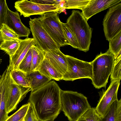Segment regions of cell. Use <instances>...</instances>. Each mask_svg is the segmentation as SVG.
<instances>
[{
  "label": "cell",
  "instance_id": "cell-1",
  "mask_svg": "<svg viewBox=\"0 0 121 121\" xmlns=\"http://www.w3.org/2000/svg\"><path fill=\"white\" fill-rule=\"evenodd\" d=\"M61 89L54 80L31 92L29 102L39 121L54 120L61 111Z\"/></svg>",
  "mask_w": 121,
  "mask_h": 121
},
{
  "label": "cell",
  "instance_id": "cell-2",
  "mask_svg": "<svg viewBox=\"0 0 121 121\" xmlns=\"http://www.w3.org/2000/svg\"><path fill=\"white\" fill-rule=\"evenodd\" d=\"M61 110L69 121H77L82 115L91 108L87 98L76 91H60Z\"/></svg>",
  "mask_w": 121,
  "mask_h": 121
},
{
  "label": "cell",
  "instance_id": "cell-3",
  "mask_svg": "<svg viewBox=\"0 0 121 121\" xmlns=\"http://www.w3.org/2000/svg\"><path fill=\"white\" fill-rule=\"evenodd\" d=\"M64 25L74 35L79 50L86 52L91 44L92 30L81 12L73 10Z\"/></svg>",
  "mask_w": 121,
  "mask_h": 121
},
{
  "label": "cell",
  "instance_id": "cell-4",
  "mask_svg": "<svg viewBox=\"0 0 121 121\" xmlns=\"http://www.w3.org/2000/svg\"><path fill=\"white\" fill-rule=\"evenodd\" d=\"M114 60V55L107 50L104 53L101 52L91 62L92 67V83L96 88L106 86Z\"/></svg>",
  "mask_w": 121,
  "mask_h": 121
},
{
  "label": "cell",
  "instance_id": "cell-5",
  "mask_svg": "<svg viewBox=\"0 0 121 121\" xmlns=\"http://www.w3.org/2000/svg\"><path fill=\"white\" fill-rule=\"evenodd\" d=\"M40 15L38 18L43 27L58 45L60 48L69 45L64 35L58 13L51 11Z\"/></svg>",
  "mask_w": 121,
  "mask_h": 121
},
{
  "label": "cell",
  "instance_id": "cell-6",
  "mask_svg": "<svg viewBox=\"0 0 121 121\" xmlns=\"http://www.w3.org/2000/svg\"><path fill=\"white\" fill-rule=\"evenodd\" d=\"M6 83L5 108L6 113L8 114L15 110L18 104L31 90L30 88H26L17 84L11 76L10 70L7 67Z\"/></svg>",
  "mask_w": 121,
  "mask_h": 121
},
{
  "label": "cell",
  "instance_id": "cell-7",
  "mask_svg": "<svg viewBox=\"0 0 121 121\" xmlns=\"http://www.w3.org/2000/svg\"><path fill=\"white\" fill-rule=\"evenodd\" d=\"M67 63L66 71L62 80L73 81L83 78L92 80V67L91 62L84 61L68 55H66Z\"/></svg>",
  "mask_w": 121,
  "mask_h": 121
},
{
  "label": "cell",
  "instance_id": "cell-8",
  "mask_svg": "<svg viewBox=\"0 0 121 121\" xmlns=\"http://www.w3.org/2000/svg\"><path fill=\"white\" fill-rule=\"evenodd\" d=\"M35 45L45 52L60 50V48L43 27L38 18H30L29 22Z\"/></svg>",
  "mask_w": 121,
  "mask_h": 121
},
{
  "label": "cell",
  "instance_id": "cell-9",
  "mask_svg": "<svg viewBox=\"0 0 121 121\" xmlns=\"http://www.w3.org/2000/svg\"><path fill=\"white\" fill-rule=\"evenodd\" d=\"M103 25L106 39L109 42L121 32V3L110 7L105 15Z\"/></svg>",
  "mask_w": 121,
  "mask_h": 121
},
{
  "label": "cell",
  "instance_id": "cell-10",
  "mask_svg": "<svg viewBox=\"0 0 121 121\" xmlns=\"http://www.w3.org/2000/svg\"><path fill=\"white\" fill-rule=\"evenodd\" d=\"M14 7L19 12L21 15L25 17L30 16L41 15L45 13L51 11L56 12L58 13L63 9L58 5H43L34 3L27 0H18L14 3Z\"/></svg>",
  "mask_w": 121,
  "mask_h": 121
},
{
  "label": "cell",
  "instance_id": "cell-11",
  "mask_svg": "<svg viewBox=\"0 0 121 121\" xmlns=\"http://www.w3.org/2000/svg\"><path fill=\"white\" fill-rule=\"evenodd\" d=\"M120 81L113 80L101 95L95 108L97 113L103 118L107 113L112 103L118 99L117 92Z\"/></svg>",
  "mask_w": 121,
  "mask_h": 121
},
{
  "label": "cell",
  "instance_id": "cell-12",
  "mask_svg": "<svg viewBox=\"0 0 121 121\" xmlns=\"http://www.w3.org/2000/svg\"><path fill=\"white\" fill-rule=\"evenodd\" d=\"M121 1V0H90L81 13L87 21L93 16Z\"/></svg>",
  "mask_w": 121,
  "mask_h": 121
},
{
  "label": "cell",
  "instance_id": "cell-13",
  "mask_svg": "<svg viewBox=\"0 0 121 121\" xmlns=\"http://www.w3.org/2000/svg\"><path fill=\"white\" fill-rule=\"evenodd\" d=\"M34 45H35L33 38L27 37L24 39H20L17 49L14 54L9 57V64L8 66L10 70L18 69L20 63L30 49Z\"/></svg>",
  "mask_w": 121,
  "mask_h": 121
},
{
  "label": "cell",
  "instance_id": "cell-14",
  "mask_svg": "<svg viewBox=\"0 0 121 121\" xmlns=\"http://www.w3.org/2000/svg\"><path fill=\"white\" fill-rule=\"evenodd\" d=\"M6 24L20 37H28L30 33V29L22 22L17 11L13 12L8 9Z\"/></svg>",
  "mask_w": 121,
  "mask_h": 121
},
{
  "label": "cell",
  "instance_id": "cell-15",
  "mask_svg": "<svg viewBox=\"0 0 121 121\" xmlns=\"http://www.w3.org/2000/svg\"><path fill=\"white\" fill-rule=\"evenodd\" d=\"M45 58L63 76L66 71L67 67L65 55L60 50L51 51L45 52Z\"/></svg>",
  "mask_w": 121,
  "mask_h": 121
},
{
  "label": "cell",
  "instance_id": "cell-16",
  "mask_svg": "<svg viewBox=\"0 0 121 121\" xmlns=\"http://www.w3.org/2000/svg\"><path fill=\"white\" fill-rule=\"evenodd\" d=\"M26 73L31 92L43 86L51 80L41 73L38 70Z\"/></svg>",
  "mask_w": 121,
  "mask_h": 121
},
{
  "label": "cell",
  "instance_id": "cell-17",
  "mask_svg": "<svg viewBox=\"0 0 121 121\" xmlns=\"http://www.w3.org/2000/svg\"><path fill=\"white\" fill-rule=\"evenodd\" d=\"M38 70L42 74L51 80L59 81L62 80V78L63 75L45 58Z\"/></svg>",
  "mask_w": 121,
  "mask_h": 121
},
{
  "label": "cell",
  "instance_id": "cell-18",
  "mask_svg": "<svg viewBox=\"0 0 121 121\" xmlns=\"http://www.w3.org/2000/svg\"><path fill=\"white\" fill-rule=\"evenodd\" d=\"M32 62L31 71L38 70L45 58V52L35 45L32 47Z\"/></svg>",
  "mask_w": 121,
  "mask_h": 121
},
{
  "label": "cell",
  "instance_id": "cell-19",
  "mask_svg": "<svg viewBox=\"0 0 121 121\" xmlns=\"http://www.w3.org/2000/svg\"><path fill=\"white\" fill-rule=\"evenodd\" d=\"M13 79L18 85L26 88H30L26 73L19 69L10 70Z\"/></svg>",
  "mask_w": 121,
  "mask_h": 121
},
{
  "label": "cell",
  "instance_id": "cell-20",
  "mask_svg": "<svg viewBox=\"0 0 121 121\" xmlns=\"http://www.w3.org/2000/svg\"><path fill=\"white\" fill-rule=\"evenodd\" d=\"M109 42V48L107 51L114 55L115 60L121 52V32Z\"/></svg>",
  "mask_w": 121,
  "mask_h": 121
},
{
  "label": "cell",
  "instance_id": "cell-21",
  "mask_svg": "<svg viewBox=\"0 0 121 121\" xmlns=\"http://www.w3.org/2000/svg\"><path fill=\"white\" fill-rule=\"evenodd\" d=\"M20 39H19L11 41H4L0 46L1 50L5 52L9 57L12 56L18 48Z\"/></svg>",
  "mask_w": 121,
  "mask_h": 121
},
{
  "label": "cell",
  "instance_id": "cell-22",
  "mask_svg": "<svg viewBox=\"0 0 121 121\" xmlns=\"http://www.w3.org/2000/svg\"><path fill=\"white\" fill-rule=\"evenodd\" d=\"M0 35L4 41H11L19 39V36L6 24H2L0 29Z\"/></svg>",
  "mask_w": 121,
  "mask_h": 121
},
{
  "label": "cell",
  "instance_id": "cell-23",
  "mask_svg": "<svg viewBox=\"0 0 121 121\" xmlns=\"http://www.w3.org/2000/svg\"><path fill=\"white\" fill-rule=\"evenodd\" d=\"M7 71L5 76L3 83L0 105V121H5L9 116L6 112L5 108V93L6 83Z\"/></svg>",
  "mask_w": 121,
  "mask_h": 121
},
{
  "label": "cell",
  "instance_id": "cell-24",
  "mask_svg": "<svg viewBox=\"0 0 121 121\" xmlns=\"http://www.w3.org/2000/svg\"><path fill=\"white\" fill-rule=\"evenodd\" d=\"M32 47L20 64L18 69L26 73L31 72L32 62Z\"/></svg>",
  "mask_w": 121,
  "mask_h": 121
},
{
  "label": "cell",
  "instance_id": "cell-25",
  "mask_svg": "<svg viewBox=\"0 0 121 121\" xmlns=\"http://www.w3.org/2000/svg\"><path fill=\"white\" fill-rule=\"evenodd\" d=\"M90 0H65L63 9H78L82 10L86 6Z\"/></svg>",
  "mask_w": 121,
  "mask_h": 121
},
{
  "label": "cell",
  "instance_id": "cell-26",
  "mask_svg": "<svg viewBox=\"0 0 121 121\" xmlns=\"http://www.w3.org/2000/svg\"><path fill=\"white\" fill-rule=\"evenodd\" d=\"M121 53H120L114 60L112 72L110 74L111 81H120L121 79Z\"/></svg>",
  "mask_w": 121,
  "mask_h": 121
},
{
  "label": "cell",
  "instance_id": "cell-27",
  "mask_svg": "<svg viewBox=\"0 0 121 121\" xmlns=\"http://www.w3.org/2000/svg\"><path fill=\"white\" fill-rule=\"evenodd\" d=\"M30 103L28 102L23 105L16 112L9 116L5 121H19L25 117L29 108Z\"/></svg>",
  "mask_w": 121,
  "mask_h": 121
},
{
  "label": "cell",
  "instance_id": "cell-28",
  "mask_svg": "<svg viewBox=\"0 0 121 121\" xmlns=\"http://www.w3.org/2000/svg\"><path fill=\"white\" fill-rule=\"evenodd\" d=\"M81 119L86 121H102V118L94 108H91L86 111L78 119Z\"/></svg>",
  "mask_w": 121,
  "mask_h": 121
},
{
  "label": "cell",
  "instance_id": "cell-29",
  "mask_svg": "<svg viewBox=\"0 0 121 121\" xmlns=\"http://www.w3.org/2000/svg\"><path fill=\"white\" fill-rule=\"evenodd\" d=\"M65 36L69 42V45L73 48L78 49L79 47L78 42L74 35L69 30L62 22Z\"/></svg>",
  "mask_w": 121,
  "mask_h": 121
},
{
  "label": "cell",
  "instance_id": "cell-30",
  "mask_svg": "<svg viewBox=\"0 0 121 121\" xmlns=\"http://www.w3.org/2000/svg\"><path fill=\"white\" fill-rule=\"evenodd\" d=\"M9 8L5 0H0V29L2 24H6Z\"/></svg>",
  "mask_w": 121,
  "mask_h": 121
},
{
  "label": "cell",
  "instance_id": "cell-31",
  "mask_svg": "<svg viewBox=\"0 0 121 121\" xmlns=\"http://www.w3.org/2000/svg\"><path fill=\"white\" fill-rule=\"evenodd\" d=\"M116 100L112 104L105 116L102 118V121H115V113Z\"/></svg>",
  "mask_w": 121,
  "mask_h": 121
},
{
  "label": "cell",
  "instance_id": "cell-32",
  "mask_svg": "<svg viewBox=\"0 0 121 121\" xmlns=\"http://www.w3.org/2000/svg\"><path fill=\"white\" fill-rule=\"evenodd\" d=\"M24 121H39L30 104L27 113L24 117Z\"/></svg>",
  "mask_w": 121,
  "mask_h": 121
},
{
  "label": "cell",
  "instance_id": "cell-33",
  "mask_svg": "<svg viewBox=\"0 0 121 121\" xmlns=\"http://www.w3.org/2000/svg\"><path fill=\"white\" fill-rule=\"evenodd\" d=\"M115 121H121V99L116 100L115 113Z\"/></svg>",
  "mask_w": 121,
  "mask_h": 121
},
{
  "label": "cell",
  "instance_id": "cell-34",
  "mask_svg": "<svg viewBox=\"0 0 121 121\" xmlns=\"http://www.w3.org/2000/svg\"><path fill=\"white\" fill-rule=\"evenodd\" d=\"M63 0H30V1L39 4L43 5H58Z\"/></svg>",
  "mask_w": 121,
  "mask_h": 121
},
{
  "label": "cell",
  "instance_id": "cell-35",
  "mask_svg": "<svg viewBox=\"0 0 121 121\" xmlns=\"http://www.w3.org/2000/svg\"><path fill=\"white\" fill-rule=\"evenodd\" d=\"M7 71V69H6V70L4 71L3 72L2 76L1 79L0 81V105L1 98V93L2 86L3 82L5 76L6 74Z\"/></svg>",
  "mask_w": 121,
  "mask_h": 121
},
{
  "label": "cell",
  "instance_id": "cell-36",
  "mask_svg": "<svg viewBox=\"0 0 121 121\" xmlns=\"http://www.w3.org/2000/svg\"><path fill=\"white\" fill-rule=\"evenodd\" d=\"M4 40L2 39H0V45L2 43L3 41ZM0 50H1V48L0 47Z\"/></svg>",
  "mask_w": 121,
  "mask_h": 121
},
{
  "label": "cell",
  "instance_id": "cell-37",
  "mask_svg": "<svg viewBox=\"0 0 121 121\" xmlns=\"http://www.w3.org/2000/svg\"><path fill=\"white\" fill-rule=\"evenodd\" d=\"M24 117L23 118L19 121H24Z\"/></svg>",
  "mask_w": 121,
  "mask_h": 121
},
{
  "label": "cell",
  "instance_id": "cell-38",
  "mask_svg": "<svg viewBox=\"0 0 121 121\" xmlns=\"http://www.w3.org/2000/svg\"><path fill=\"white\" fill-rule=\"evenodd\" d=\"M77 121H86L85 120H84L81 119V120H78Z\"/></svg>",
  "mask_w": 121,
  "mask_h": 121
},
{
  "label": "cell",
  "instance_id": "cell-39",
  "mask_svg": "<svg viewBox=\"0 0 121 121\" xmlns=\"http://www.w3.org/2000/svg\"><path fill=\"white\" fill-rule=\"evenodd\" d=\"M46 121H54V120H48Z\"/></svg>",
  "mask_w": 121,
  "mask_h": 121
},
{
  "label": "cell",
  "instance_id": "cell-40",
  "mask_svg": "<svg viewBox=\"0 0 121 121\" xmlns=\"http://www.w3.org/2000/svg\"><path fill=\"white\" fill-rule=\"evenodd\" d=\"M1 75H0V80L1 79Z\"/></svg>",
  "mask_w": 121,
  "mask_h": 121
},
{
  "label": "cell",
  "instance_id": "cell-41",
  "mask_svg": "<svg viewBox=\"0 0 121 121\" xmlns=\"http://www.w3.org/2000/svg\"><path fill=\"white\" fill-rule=\"evenodd\" d=\"M0 39H2L0 35Z\"/></svg>",
  "mask_w": 121,
  "mask_h": 121
}]
</instances>
